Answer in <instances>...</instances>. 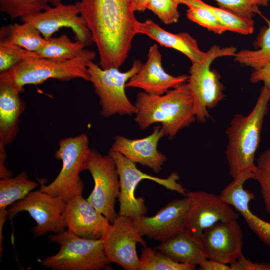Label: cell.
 <instances>
[{"instance_id":"obj_34","label":"cell","mask_w":270,"mask_h":270,"mask_svg":"<svg viewBox=\"0 0 270 270\" xmlns=\"http://www.w3.org/2000/svg\"><path fill=\"white\" fill-rule=\"evenodd\" d=\"M34 58V52L14 45L0 44V72H7L21 61Z\"/></svg>"},{"instance_id":"obj_42","label":"cell","mask_w":270,"mask_h":270,"mask_svg":"<svg viewBox=\"0 0 270 270\" xmlns=\"http://www.w3.org/2000/svg\"></svg>"},{"instance_id":"obj_19","label":"cell","mask_w":270,"mask_h":270,"mask_svg":"<svg viewBox=\"0 0 270 270\" xmlns=\"http://www.w3.org/2000/svg\"><path fill=\"white\" fill-rule=\"evenodd\" d=\"M165 136L160 125L155 126L151 134L141 138H128L117 135L114 138L110 150L119 152L135 164L147 166L159 172L166 160L158 150L160 138Z\"/></svg>"},{"instance_id":"obj_20","label":"cell","mask_w":270,"mask_h":270,"mask_svg":"<svg viewBox=\"0 0 270 270\" xmlns=\"http://www.w3.org/2000/svg\"><path fill=\"white\" fill-rule=\"evenodd\" d=\"M252 178V172H246L233 178L220 195L244 218L250 228L270 249V222L261 219L250 210L249 203L254 199L255 196L244 188L245 182Z\"/></svg>"},{"instance_id":"obj_6","label":"cell","mask_w":270,"mask_h":270,"mask_svg":"<svg viewBox=\"0 0 270 270\" xmlns=\"http://www.w3.org/2000/svg\"><path fill=\"white\" fill-rule=\"evenodd\" d=\"M60 246L56 254L42 260V264L54 270H99L108 265L102 239L78 236L69 230L49 236Z\"/></svg>"},{"instance_id":"obj_7","label":"cell","mask_w":270,"mask_h":270,"mask_svg":"<svg viewBox=\"0 0 270 270\" xmlns=\"http://www.w3.org/2000/svg\"><path fill=\"white\" fill-rule=\"evenodd\" d=\"M236 52L234 46L221 48L214 45L202 60L192 63L186 83L193 98L196 120L198 122H206L210 117L208 110L215 107L224 97L220 74L210 68L212 63L220 57L234 56Z\"/></svg>"},{"instance_id":"obj_36","label":"cell","mask_w":270,"mask_h":270,"mask_svg":"<svg viewBox=\"0 0 270 270\" xmlns=\"http://www.w3.org/2000/svg\"><path fill=\"white\" fill-rule=\"evenodd\" d=\"M230 266V270H270V263L252 262L244 256Z\"/></svg>"},{"instance_id":"obj_3","label":"cell","mask_w":270,"mask_h":270,"mask_svg":"<svg viewBox=\"0 0 270 270\" xmlns=\"http://www.w3.org/2000/svg\"><path fill=\"white\" fill-rule=\"evenodd\" d=\"M270 100V88L264 84L250 113L234 115L226 130L228 142L226 156L233 178L246 172H253L256 168L255 154Z\"/></svg>"},{"instance_id":"obj_29","label":"cell","mask_w":270,"mask_h":270,"mask_svg":"<svg viewBox=\"0 0 270 270\" xmlns=\"http://www.w3.org/2000/svg\"><path fill=\"white\" fill-rule=\"evenodd\" d=\"M199 4L211 11L230 30L239 34L248 35L254 31V22L249 18L234 12L210 5L202 0H198Z\"/></svg>"},{"instance_id":"obj_32","label":"cell","mask_w":270,"mask_h":270,"mask_svg":"<svg viewBox=\"0 0 270 270\" xmlns=\"http://www.w3.org/2000/svg\"><path fill=\"white\" fill-rule=\"evenodd\" d=\"M186 16L190 20L216 34H222L228 30L209 10L196 0L194 6L188 7Z\"/></svg>"},{"instance_id":"obj_35","label":"cell","mask_w":270,"mask_h":270,"mask_svg":"<svg viewBox=\"0 0 270 270\" xmlns=\"http://www.w3.org/2000/svg\"><path fill=\"white\" fill-rule=\"evenodd\" d=\"M178 4L174 0H150L146 10L152 11L165 24L178 22L180 18Z\"/></svg>"},{"instance_id":"obj_16","label":"cell","mask_w":270,"mask_h":270,"mask_svg":"<svg viewBox=\"0 0 270 270\" xmlns=\"http://www.w3.org/2000/svg\"><path fill=\"white\" fill-rule=\"evenodd\" d=\"M202 240L208 259L230 264L243 256L244 236L237 220L216 222L204 232Z\"/></svg>"},{"instance_id":"obj_33","label":"cell","mask_w":270,"mask_h":270,"mask_svg":"<svg viewBox=\"0 0 270 270\" xmlns=\"http://www.w3.org/2000/svg\"><path fill=\"white\" fill-rule=\"evenodd\" d=\"M220 7L234 12L244 16L253 18L262 16L260 8L268 6L270 0H215Z\"/></svg>"},{"instance_id":"obj_26","label":"cell","mask_w":270,"mask_h":270,"mask_svg":"<svg viewBox=\"0 0 270 270\" xmlns=\"http://www.w3.org/2000/svg\"><path fill=\"white\" fill-rule=\"evenodd\" d=\"M266 25L262 27L254 42V50L243 49L237 51L236 61L254 70L262 68L270 63V20L262 16Z\"/></svg>"},{"instance_id":"obj_8","label":"cell","mask_w":270,"mask_h":270,"mask_svg":"<svg viewBox=\"0 0 270 270\" xmlns=\"http://www.w3.org/2000/svg\"><path fill=\"white\" fill-rule=\"evenodd\" d=\"M142 65V62L136 60L130 68L122 72L115 67L104 69L93 60L88 63L90 82L99 98L102 116L108 118L115 114L136 113V108L128 98L125 88L127 82L140 70Z\"/></svg>"},{"instance_id":"obj_17","label":"cell","mask_w":270,"mask_h":270,"mask_svg":"<svg viewBox=\"0 0 270 270\" xmlns=\"http://www.w3.org/2000/svg\"><path fill=\"white\" fill-rule=\"evenodd\" d=\"M188 75L174 76L166 72L162 65V56L158 46H150L146 62L126 84V88H138L144 92L161 95L186 83Z\"/></svg>"},{"instance_id":"obj_12","label":"cell","mask_w":270,"mask_h":270,"mask_svg":"<svg viewBox=\"0 0 270 270\" xmlns=\"http://www.w3.org/2000/svg\"><path fill=\"white\" fill-rule=\"evenodd\" d=\"M186 196L189 201L186 230L200 240H202L204 232L216 222L238 218L237 211L220 195L194 191L188 192Z\"/></svg>"},{"instance_id":"obj_10","label":"cell","mask_w":270,"mask_h":270,"mask_svg":"<svg viewBox=\"0 0 270 270\" xmlns=\"http://www.w3.org/2000/svg\"><path fill=\"white\" fill-rule=\"evenodd\" d=\"M86 170L91 174L94 182V189L87 200L112 224L118 216L115 203L120 190L115 162L108 154L102 155L92 149Z\"/></svg>"},{"instance_id":"obj_37","label":"cell","mask_w":270,"mask_h":270,"mask_svg":"<svg viewBox=\"0 0 270 270\" xmlns=\"http://www.w3.org/2000/svg\"><path fill=\"white\" fill-rule=\"evenodd\" d=\"M250 80L252 83L262 82L270 88V63L262 68L254 70L251 74Z\"/></svg>"},{"instance_id":"obj_13","label":"cell","mask_w":270,"mask_h":270,"mask_svg":"<svg viewBox=\"0 0 270 270\" xmlns=\"http://www.w3.org/2000/svg\"><path fill=\"white\" fill-rule=\"evenodd\" d=\"M106 256L110 262L126 270H138L140 258L136 244L146 246V242L132 224L130 217L118 216L102 238Z\"/></svg>"},{"instance_id":"obj_38","label":"cell","mask_w":270,"mask_h":270,"mask_svg":"<svg viewBox=\"0 0 270 270\" xmlns=\"http://www.w3.org/2000/svg\"><path fill=\"white\" fill-rule=\"evenodd\" d=\"M199 266L200 270H230V265L208 258L204 260Z\"/></svg>"},{"instance_id":"obj_9","label":"cell","mask_w":270,"mask_h":270,"mask_svg":"<svg viewBox=\"0 0 270 270\" xmlns=\"http://www.w3.org/2000/svg\"><path fill=\"white\" fill-rule=\"evenodd\" d=\"M108 154L115 162L119 176L120 190L118 198L120 202L118 215L126 216L134 220L147 213L148 209L144 198H136L135 196L136 186L143 180H152L169 190L186 196V189L178 182L180 176L176 172L171 173L166 178L152 176L138 170L136 164L119 152L110 150Z\"/></svg>"},{"instance_id":"obj_31","label":"cell","mask_w":270,"mask_h":270,"mask_svg":"<svg viewBox=\"0 0 270 270\" xmlns=\"http://www.w3.org/2000/svg\"><path fill=\"white\" fill-rule=\"evenodd\" d=\"M252 179L260 184L265 210L270 216V148L258 156Z\"/></svg>"},{"instance_id":"obj_15","label":"cell","mask_w":270,"mask_h":270,"mask_svg":"<svg viewBox=\"0 0 270 270\" xmlns=\"http://www.w3.org/2000/svg\"><path fill=\"white\" fill-rule=\"evenodd\" d=\"M188 207V200L184 196L170 201L153 216L132 220V224L142 236L162 242L186 230Z\"/></svg>"},{"instance_id":"obj_22","label":"cell","mask_w":270,"mask_h":270,"mask_svg":"<svg viewBox=\"0 0 270 270\" xmlns=\"http://www.w3.org/2000/svg\"><path fill=\"white\" fill-rule=\"evenodd\" d=\"M20 94L9 84L0 81V142L6 146L17 136L20 118L26 108Z\"/></svg>"},{"instance_id":"obj_24","label":"cell","mask_w":270,"mask_h":270,"mask_svg":"<svg viewBox=\"0 0 270 270\" xmlns=\"http://www.w3.org/2000/svg\"><path fill=\"white\" fill-rule=\"evenodd\" d=\"M38 184L30 180L25 172L16 176L1 178L0 180V238L7 216L6 208L24 198L38 186Z\"/></svg>"},{"instance_id":"obj_5","label":"cell","mask_w":270,"mask_h":270,"mask_svg":"<svg viewBox=\"0 0 270 270\" xmlns=\"http://www.w3.org/2000/svg\"><path fill=\"white\" fill-rule=\"evenodd\" d=\"M54 156L62 162V168L56 178L45 185L40 180V190L52 196L60 197L66 202L82 195L84 183L80 173L86 170L92 150L85 134L61 139Z\"/></svg>"},{"instance_id":"obj_1","label":"cell","mask_w":270,"mask_h":270,"mask_svg":"<svg viewBox=\"0 0 270 270\" xmlns=\"http://www.w3.org/2000/svg\"><path fill=\"white\" fill-rule=\"evenodd\" d=\"M76 4L98 48L100 66L119 68L137 34L138 21L130 0H80Z\"/></svg>"},{"instance_id":"obj_4","label":"cell","mask_w":270,"mask_h":270,"mask_svg":"<svg viewBox=\"0 0 270 270\" xmlns=\"http://www.w3.org/2000/svg\"><path fill=\"white\" fill-rule=\"evenodd\" d=\"M96 53L84 48L76 56L59 60L44 58L24 60L11 70L0 74V81L6 82L19 92L28 84H38L48 79L68 81L80 78L90 82L88 63Z\"/></svg>"},{"instance_id":"obj_14","label":"cell","mask_w":270,"mask_h":270,"mask_svg":"<svg viewBox=\"0 0 270 270\" xmlns=\"http://www.w3.org/2000/svg\"><path fill=\"white\" fill-rule=\"evenodd\" d=\"M21 20L34 26L46 40L52 37L60 28H68L74 34L75 40L82 42L86 46L93 42L90 32L76 4L60 2Z\"/></svg>"},{"instance_id":"obj_39","label":"cell","mask_w":270,"mask_h":270,"mask_svg":"<svg viewBox=\"0 0 270 270\" xmlns=\"http://www.w3.org/2000/svg\"><path fill=\"white\" fill-rule=\"evenodd\" d=\"M6 146L0 142V178H3L12 176V172L9 171L6 166Z\"/></svg>"},{"instance_id":"obj_28","label":"cell","mask_w":270,"mask_h":270,"mask_svg":"<svg viewBox=\"0 0 270 270\" xmlns=\"http://www.w3.org/2000/svg\"><path fill=\"white\" fill-rule=\"evenodd\" d=\"M62 0H0V10L10 19L35 15L59 4Z\"/></svg>"},{"instance_id":"obj_18","label":"cell","mask_w":270,"mask_h":270,"mask_svg":"<svg viewBox=\"0 0 270 270\" xmlns=\"http://www.w3.org/2000/svg\"><path fill=\"white\" fill-rule=\"evenodd\" d=\"M63 214L68 229L86 238H102L111 225L82 195L66 202Z\"/></svg>"},{"instance_id":"obj_27","label":"cell","mask_w":270,"mask_h":270,"mask_svg":"<svg viewBox=\"0 0 270 270\" xmlns=\"http://www.w3.org/2000/svg\"><path fill=\"white\" fill-rule=\"evenodd\" d=\"M86 46L82 42L72 41L66 35L51 37L37 52L35 58H44L59 60L71 59L76 56Z\"/></svg>"},{"instance_id":"obj_41","label":"cell","mask_w":270,"mask_h":270,"mask_svg":"<svg viewBox=\"0 0 270 270\" xmlns=\"http://www.w3.org/2000/svg\"><path fill=\"white\" fill-rule=\"evenodd\" d=\"M178 4H184L189 7L194 6L195 3V0H174Z\"/></svg>"},{"instance_id":"obj_23","label":"cell","mask_w":270,"mask_h":270,"mask_svg":"<svg viewBox=\"0 0 270 270\" xmlns=\"http://www.w3.org/2000/svg\"><path fill=\"white\" fill-rule=\"evenodd\" d=\"M155 248L176 262L196 266L207 258L202 240L186 230L161 242Z\"/></svg>"},{"instance_id":"obj_21","label":"cell","mask_w":270,"mask_h":270,"mask_svg":"<svg viewBox=\"0 0 270 270\" xmlns=\"http://www.w3.org/2000/svg\"><path fill=\"white\" fill-rule=\"evenodd\" d=\"M136 34L146 35L160 46L180 52L191 61L192 63L202 60L206 52L198 47L197 41L188 32L174 34L160 27L151 19L138 22Z\"/></svg>"},{"instance_id":"obj_25","label":"cell","mask_w":270,"mask_h":270,"mask_svg":"<svg viewBox=\"0 0 270 270\" xmlns=\"http://www.w3.org/2000/svg\"><path fill=\"white\" fill-rule=\"evenodd\" d=\"M46 42V39L44 38L40 31L26 22L4 26L0 29V44L14 45L36 52Z\"/></svg>"},{"instance_id":"obj_2","label":"cell","mask_w":270,"mask_h":270,"mask_svg":"<svg viewBox=\"0 0 270 270\" xmlns=\"http://www.w3.org/2000/svg\"><path fill=\"white\" fill-rule=\"evenodd\" d=\"M134 105L137 110L134 120L140 129L160 123L165 136L170 139L196 120L187 83L161 95L139 92Z\"/></svg>"},{"instance_id":"obj_40","label":"cell","mask_w":270,"mask_h":270,"mask_svg":"<svg viewBox=\"0 0 270 270\" xmlns=\"http://www.w3.org/2000/svg\"><path fill=\"white\" fill-rule=\"evenodd\" d=\"M150 0H130L132 8L134 11L144 12Z\"/></svg>"},{"instance_id":"obj_30","label":"cell","mask_w":270,"mask_h":270,"mask_svg":"<svg viewBox=\"0 0 270 270\" xmlns=\"http://www.w3.org/2000/svg\"><path fill=\"white\" fill-rule=\"evenodd\" d=\"M196 266L178 262L156 248L144 247L138 270H194Z\"/></svg>"},{"instance_id":"obj_11","label":"cell","mask_w":270,"mask_h":270,"mask_svg":"<svg viewBox=\"0 0 270 270\" xmlns=\"http://www.w3.org/2000/svg\"><path fill=\"white\" fill-rule=\"evenodd\" d=\"M65 206L66 202L62 198L39 190L30 192L12 204L7 210V216L12 220L18 212H28L36 222L32 230L34 236L39 237L49 232L59 234L65 230Z\"/></svg>"}]
</instances>
